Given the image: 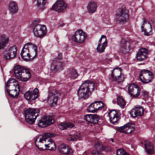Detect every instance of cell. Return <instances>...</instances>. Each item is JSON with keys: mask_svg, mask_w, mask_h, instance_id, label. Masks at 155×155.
Segmentation results:
<instances>
[{"mask_svg": "<svg viewBox=\"0 0 155 155\" xmlns=\"http://www.w3.org/2000/svg\"><path fill=\"white\" fill-rule=\"evenodd\" d=\"M35 143L37 148L41 150L54 151L56 148V144L53 140L44 134L38 136Z\"/></svg>", "mask_w": 155, "mask_h": 155, "instance_id": "cell-1", "label": "cell"}, {"mask_svg": "<svg viewBox=\"0 0 155 155\" xmlns=\"http://www.w3.org/2000/svg\"><path fill=\"white\" fill-rule=\"evenodd\" d=\"M95 88L93 83L86 81L83 83L78 91V95L80 99H87L92 94Z\"/></svg>", "mask_w": 155, "mask_h": 155, "instance_id": "cell-2", "label": "cell"}, {"mask_svg": "<svg viewBox=\"0 0 155 155\" xmlns=\"http://www.w3.org/2000/svg\"><path fill=\"white\" fill-rule=\"evenodd\" d=\"M37 53V49L36 46L31 43H28L23 48L22 57L26 61H30L36 57Z\"/></svg>", "mask_w": 155, "mask_h": 155, "instance_id": "cell-3", "label": "cell"}, {"mask_svg": "<svg viewBox=\"0 0 155 155\" xmlns=\"http://www.w3.org/2000/svg\"><path fill=\"white\" fill-rule=\"evenodd\" d=\"M15 73L17 78L23 81H27L31 77V74L28 69L20 66L15 68Z\"/></svg>", "mask_w": 155, "mask_h": 155, "instance_id": "cell-4", "label": "cell"}, {"mask_svg": "<svg viewBox=\"0 0 155 155\" xmlns=\"http://www.w3.org/2000/svg\"><path fill=\"white\" fill-rule=\"evenodd\" d=\"M62 59V54H59L57 57L53 60L51 67V71L52 73H58L62 71L64 69V63Z\"/></svg>", "mask_w": 155, "mask_h": 155, "instance_id": "cell-5", "label": "cell"}, {"mask_svg": "<svg viewBox=\"0 0 155 155\" xmlns=\"http://www.w3.org/2000/svg\"><path fill=\"white\" fill-rule=\"evenodd\" d=\"M7 90L10 96L17 97L19 93L20 87L17 80L14 79L9 80L7 84Z\"/></svg>", "mask_w": 155, "mask_h": 155, "instance_id": "cell-6", "label": "cell"}, {"mask_svg": "<svg viewBox=\"0 0 155 155\" xmlns=\"http://www.w3.org/2000/svg\"><path fill=\"white\" fill-rule=\"evenodd\" d=\"M40 112V110L37 109H29L25 110V115L26 121L29 124H34Z\"/></svg>", "mask_w": 155, "mask_h": 155, "instance_id": "cell-7", "label": "cell"}, {"mask_svg": "<svg viewBox=\"0 0 155 155\" xmlns=\"http://www.w3.org/2000/svg\"><path fill=\"white\" fill-rule=\"evenodd\" d=\"M116 17L117 22L120 23L126 22L129 20V12L125 7H121L117 10Z\"/></svg>", "mask_w": 155, "mask_h": 155, "instance_id": "cell-8", "label": "cell"}, {"mask_svg": "<svg viewBox=\"0 0 155 155\" xmlns=\"http://www.w3.org/2000/svg\"><path fill=\"white\" fill-rule=\"evenodd\" d=\"M54 117L53 115H46L40 119L38 122L39 127L44 128L52 125L55 122Z\"/></svg>", "mask_w": 155, "mask_h": 155, "instance_id": "cell-9", "label": "cell"}, {"mask_svg": "<svg viewBox=\"0 0 155 155\" xmlns=\"http://www.w3.org/2000/svg\"><path fill=\"white\" fill-rule=\"evenodd\" d=\"M154 75L151 71L147 70H143L140 74V80L144 83H148L153 80Z\"/></svg>", "mask_w": 155, "mask_h": 155, "instance_id": "cell-10", "label": "cell"}, {"mask_svg": "<svg viewBox=\"0 0 155 155\" xmlns=\"http://www.w3.org/2000/svg\"><path fill=\"white\" fill-rule=\"evenodd\" d=\"M135 129V124L132 122H129L122 127L117 128V130L118 132L125 134L132 133Z\"/></svg>", "mask_w": 155, "mask_h": 155, "instance_id": "cell-11", "label": "cell"}, {"mask_svg": "<svg viewBox=\"0 0 155 155\" xmlns=\"http://www.w3.org/2000/svg\"><path fill=\"white\" fill-rule=\"evenodd\" d=\"M34 35L37 37H42L45 36L47 32L46 27L43 25H37L34 29Z\"/></svg>", "mask_w": 155, "mask_h": 155, "instance_id": "cell-12", "label": "cell"}, {"mask_svg": "<svg viewBox=\"0 0 155 155\" xmlns=\"http://www.w3.org/2000/svg\"><path fill=\"white\" fill-rule=\"evenodd\" d=\"M60 94L56 92H52L49 94L48 98V103L51 107H54L57 104L59 99Z\"/></svg>", "mask_w": 155, "mask_h": 155, "instance_id": "cell-13", "label": "cell"}, {"mask_svg": "<svg viewBox=\"0 0 155 155\" xmlns=\"http://www.w3.org/2000/svg\"><path fill=\"white\" fill-rule=\"evenodd\" d=\"M67 7V4L64 0H59L54 4L52 9L58 12H62L65 11Z\"/></svg>", "mask_w": 155, "mask_h": 155, "instance_id": "cell-14", "label": "cell"}, {"mask_svg": "<svg viewBox=\"0 0 155 155\" xmlns=\"http://www.w3.org/2000/svg\"><path fill=\"white\" fill-rule=\"evenodd\" d=\"M113 79L118 82H121L124 80V77L122 74V71L121 68H116L113 70L112 74Z\"/></svg>", "mask_w": 155, "mask_h": 155, "instance_id": "cell-15", "label": "cell"}, {"mask_svg": "<svg viewBox=\"0 0 155 155\" xmlns=\"http://www.w3.org/2000/svg\"><path fill=\"white\" fill-rule=\"evenodd\" d=\"M109 117L110 122L112 124H116L118 122L120 119V113L118 111L112 110L109 112Z\"/></svg>", "mask_w": 155, "mask_h": 155, "instance_id": "cell-16", "label": "cell"}, {"mask_svg": "<svg viewBox=\"0 0 155 155\" xmlns=\"http://www.w3.org/2000/svg\"><path fill=\"white\" fill-rule=\"evenodd\" d=\"M144 109L142 106H137L131 110V111L130 112V114L132 117L136 118V117L143 116L144 114Z\"/></svg>", "mask_w": 155, "mask_h": 155, "instance_id": "cell-17", "label": "cell"}, {"mask_svg": "<svg viewBox=\"0 0 155 155\" xmlns=\"http://www.w3.org/2000/svg\"><path fill=\"white\" fill-rule=\"evenodd\" d=\"M86 37V34L81 30H77L74 35V40L77 42L80 43L83 42Z\"/></svg>", "mask_w": 155, "mask_h": 155, "instance_id": "cell-18", "label": "cell"}, {"mask_svg": "<svg viewBox=\"0 0 155 155\" xmlns=\"http://www.w3.org/2000/svg\"><path fill=\"white\" fill-rule=\"evenodd\" d=\"M103 102L101 101H97L91 104L88 108L87 110L88 112H94L98 111L99 110L101 109L104 107Z\"/></svg>", "mask_w": 155, "mask_h": 155, "instance_id": "cell-19", "label": "cell"}, {"mask_svg": "<svg viewBox=\"0 0 155 155\" xmlns=\"http://www.w3.org/2000/svg\"><path fill=\"white\" fill-rule=\"evenodd\" d=\"M108 46V41L107 38L105 35H102L99 40L98 47H97V51L99 52L102 53L104 52L106 48Z\"/></svg>", "mask_w": 155, "mask_h": 155, "instance_id": "cell-20", "label": "cell"}, {"mask_svg": "<svg viewBox=\"0 0 155 155\" xmlns=\"http://www.w3.org/2000/svg\"><path fill=\"white\" fill-rule=\"evenodd\" d=\"M58 150L60 153L65 155H72L74 151L71 147L65 143H61L59 146Z\"/></svg>", "mask_w": 155, "mask_h": 155, "instance_id": "cell-21", "label": "cell"}, {"mask_svg": "<svg viewBox=\"0 0 155 155\" xmlns=\"http://www.w3.org/2000/svg\"><path fill=\"white\" fill-rule=\"evenodd\" d=\"M128 90L129 94L134 97H138L140 93V88L134 83H131L129 85Z\"/></svg>", "mask_w": 155, "mask_h": 155, "instance_id": "cell-22", "label": "cell"}, {"mask_svg": "<svg viewBox=\"0 0 155 155\" xmlns=\"http://www.w3.org/2000/svg\"><path fill=\"white\" fill-rule=\"evenodd\" d=\"M142 31L145 35L149 36L152 33V27L151 25L146 20H144L142 25Z\"/></svg>", "mask_w": 155, "mask_h": 155, "instance_id": "cell-23", "label": "cell"}, {"mask_svg": "<svg viewBox=\"0 0 155 155\" xmlns=\"http://www.w3.org/2000/svg\"><path fill=\"white\" fill-rule=\"evenodd\" d=\"M39 95V90L35 88L33 90L27 91L25 94V98L28 100H35L36 99Z\"/></svg>", "mask_w": 155, "mask_h": 155, "instance_id": "cell-24", "label": "cell"}, {"mask_svg": "<svg viewBox=\"0 0 155 155\" xmlns=\"http://www.w3.org/2000/svg\"><path fill=\"white\" fill-rule=\"evenodd\" d=\"M148 53V51L146 49L141 48L137 53L136 58L139 61H143L147 58Z\"/></svg>", "mask_w": 155, "mask_h": 155, "instance_id": "cell-25", "label": "cell"}, {"mask_svg": "<svg viewBox=\"0 0 155 155\" xmlns=\"http://www.w3.org/2000/svg\"><path fill=\"white\" fill-rule=\"evenodd\" d=\"M84 119L89 123L97 124L99 121L100 117L98 115H87L84 117Z\"/></svg>", "mask_w": 155, "mask_h": 155, "instance_id": "cell-26", "label": "cell"}, {"mask_svg": "<svg viewBox=\"0 0 155 155\" xmlns=\"http://www.w3.org/2000/svg\"><path fill=\"white\" fill-rule=\"evenodd\" d=\"M17 48L15 46L10 48L5 53V57L7 59H12L15 57L17 54Z\"/></svg>", "mask_w": 155, "mask_h": 155, "instance_id": "cell-27", "label": "cell"}, {"mask_svg": "<svg viewBox=\"0 0 155 155\" xmlns=\"http://www.w3.org/2000/svg\"><path fill=\"white\" fill-rule=\"evenodd\" d=\"M144 146L146 153L149 154H152L154 153V146L152 143L150 141H145Z\"/></svg>", "mask_w": 155, "mask_h": 155, "instance_id": "cell-28", "label": "cell"}, {"mask_svg": "<svg viewBox=\"0 0 155 155\" xmlns=\"http://www.w3.org/2000/svg\"><path fill=\"white\" fill-rule=\"evenodd\" d=\"M120 50L123 53H127L130 51L129 42L126 40H122L120 43Z\"/></svg>", "mask_w": 155, "mask_h": 155, "instance_id": "cell-29", "label": "cell"}, {"mask_svg": "<svg viewBox=\"0 0 155 155\" xmlns=\"http://www.w3.org/2000/svg\"><path fill=\"white\" fill-rule=\"evenodd\" d=\"M59 128L61 130H65L75 127V125L71 122H62L58 125Z\"/></svg>", "mask_w": 155, "mask_h": 155, "instance_id": "cell-30", "label": "cell"}, {"mask_svg": "<svg viewBox=\"0 0 155 155\" xmlns=\"http://www.w3.org/2000/svg\"><path fill=\"white\" fill-rule=\"evenodd\" d=\"M98 5L94 1H90L88 5L87 9L88 12L90 13H93L97 10Z\"/></svg>", "mask_w": 155, "mask_h": 155, "instance_id": "cell-31", "label": "cell"}, {"mask_svg": "<svg viewBox=\"0 0 155 155\" xmlns=\"http://www.w3.org/2000/svg\"><path fill=\"white\" fill-rule=\"evenodd\" d=\"M8 41L9 38L6 35H2L0 36V50L5 47Z\"/></svg>", "mask_w": 155, "mask_h": 155, "instance_id": "cell-32", "label": "cell"}, {"mask_svg": "<svg viewBox=\"0 0 155 155\" xmlns=\"http://www.w3.org/2000/svg\"><path fill=\"white\" fill-rule=\"evenodd\" d=\"M9 9L12 13L15 14L18 11L17 4L15 1H11L9 5Z\"/></svg>", "mask_w": 155, "mask_h": 155, "instance_id": "cell-33", "label": "cell"}, {"mask_svg": "<svg viewBox=\"0 0 155 155\" xmlns=\"http://www.w3.org/2000/svg\"><path fill=\"white\" fill-rule=\"evenodd\" d=\"M117 102L118 105L122 108L123 109L126 105V101L124 99L120 96H117Z\"/></svg>", "mask_w": 155, "mask_h": 155, "instance_id": "cell-34", "label": "cell"}, {"mask_svg": "<svg viewBox=\"0 0 155 155\" xmlns=\"http://www.w3.org/2000/svg\"><path fill=\"white\" fill-rule=\"evenodd\" d=\"M69 75H70V78L72 79H76L79 75L78 73H77L76 70L75 69H73V68L71 69L69 71Z\"/></svg>", "mask_w": 155, "mask_h": 155, "instance_id": "cell-35", "label": "cell"}, {"mask_svg": "<svg viewBox=\"0 0 155 155\" xmlns=\"http://www.w3.org/2000/svg\"><path fill=\"white\" fill-rule=\"evenodd\" d=\"M37 6L40 7L45 6L46 2V0H35Z\"/></svg>", "mask_w": 155, "mask_h": 155, "instance_id": "cell-36", "label": "cell"}, {"mask_svg": "<svg viewBox=\"0 0 155 155\" xmlns=\"http://www.w3.org/2000/svg\"><path fill=\"white\" fill-rule=\"evenodd\" d=\"M95 147L96 148V150H97L99 151H103L105 150V147L102 144L99 143H97L95 144Z\"/></svg>", "mask_w": 155, "mask_h": 155, "instance_id": "cell-37", "label": "cell"}, {"mask_svg": "<svg viewBox=\"0 0 155 155\" xmlns=\"http://www.w3.org/2000/svg\"><path fill=\"white\" fill-rule=\"evenodd\" d=\"M116 154L117 155H130L122 148L118 149L117 151Z\"/></svg>", "mask_w": 155, "mask_h": 155, "instance_id": "cell-38", "label": "cell"}, {"mask_svg": "<svg viewBox=\"0 0 155 155\" xmlns=\"http://www.w3.org/2000/svg\"><path fill=\"white\" fill-rule=\"evenodd\" d=\"M92 155H104L103 153L101 151L97 150H94L91 153Z\"/></svg>", "mask_w": 155, "mask_h": 155, "instance_id": "cell-39", "label": "cell"}, {"mask_svg": "<svg viewBox=\"0 0 155 155\" xmlns=\"http://www.w3.org/2000/svg\"><path fill=\"white\" fill-rule=\"evenodd\" d=\"M80 137L78 136H76V135H74V136H70L69 138L67 139L68 141H75L78 139Z\"/></svg>", "mask_w": 155, "mask_h": 155, "instance_id": "cell-40", "label": "cell"}, {"mask_svg": "<svg viewBox=\"0 0 155 155\" xmlns=\"http://www.w3.org/2000/svg\"><path fill=\"white\" fill-rule=\"evenodd\" d=\"M44 134L46 135V136H47L48 137H49V138H51L56 136V135H55L54 134L50 133H44Z\"/></svg>", "mask_w": 155, "mask_h": 155, "instance_id": "cell-41", "label": "cell"}]
</instances>
